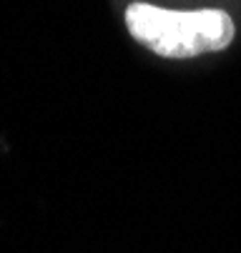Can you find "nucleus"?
Instances as JSON below:
<instances>
[{
	"label": "nucleus",
	"mask_w": 241,
	"mask_h": 253,
	"mask_svg": "<svg viewBox=\"0 0 241 253\" xmlns=\"http://www.w3.org/2000/svg\"><path fill=\"white\" fill-rule=\"evenodd\" d=\"M136 45L163 60H196L224 53L236 41V20L224 8H166L133 0L123 10Z\"/></svg>",
	"instance_id": "obj_1"
}]
</instances>
